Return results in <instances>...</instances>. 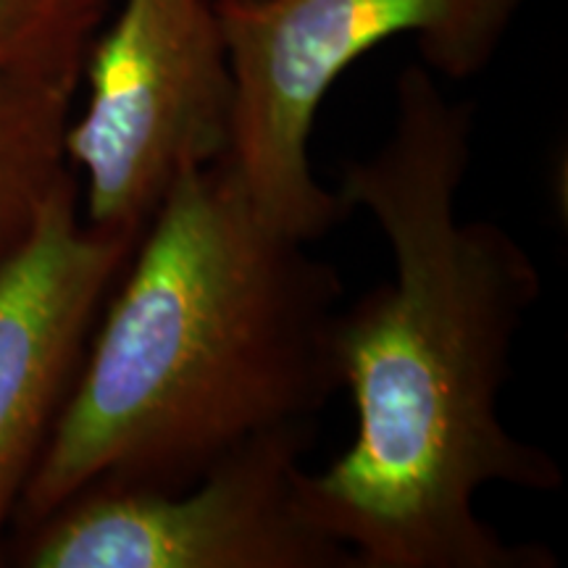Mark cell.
Listing matches in <instances>:
<instances>
[{
	"label": "cell",
	"instance_id": "1",
	"mask_svg": "<svg viewBox=\"0 0 568 568\" xmlns=\"http://www.w3.org/2000/svg\"><path fill=\"white\" fill-rule=\"evenodd\" d=\"M471 145L474 105L410 63L387 140L339 172V201L374 219L395 274L339 308L335 355L355 439L324 471L303 468L297 497L358 568L558 566L545 545L506 542L477 510L485 487L558 493L564 471L500 418L542 276L506 226L460 219Z\"/></svg>",
	"mask_w": 568,
	"mask_h": 568
},
{
	"label": "cell",
	"instance_id": "2",
	"mask_svg": "<svg viewBox=\"0 0 568 568\" xmlns=\"http://www.w3.org/2000/svg\"><path fill=\"white\" fill-rule=\"evenodd\" d=\"M266 222L230 159L182 174L142 230L17 516L92 487L176 493L343 389L337 268Z\"/></svg>",
	"mask_w": 568,
	"mask_h": 568
},
{
	"label": "cell",
	"instance_id": "3",
	"mask_svg": "<svg viewBox=\"0 0 568 568\" xmlns=\"http://www.w3.org/2000/svg\"><path fill=\"white\" fill-rule=\"evenodd\" d=\"M234 74L230 161L266 222L314 243L351 216L311 169L318 105L361 55L414 34L424 67L471 80L524 0H213Z\"/></svg>",
	"mask_w": 568,
	"mask_h": 568
},
{
	"label": "cell",
	"instance_id": "4",
	"mask_svg": "<svg viewBox=\"0 0 568 568\" xmlns=\"http://www.w3.org/2000/svg\"><path fill=\"white\" fill-rule=\"evenodd\" d=\"M82 77L63 151L88 224L142 232L182 174L230 159L237 90L213 0H116Z\"/></svg>",
	"mask_w": 568,
	"mask_h": 568
},
{
	"label": "cell",
	"instance_id": "5",
	"mask_svg": "<svg viewBox=\"0 0 568 568\" xmlns=\"http://www.w3.org/2000/svg\"><path fill=\"white\" fill-rule=\"evenodd\" d=\"M316 422L261 432L176 493L84 489L27 529V568H358L297 497Z\"/></svg>",
	"mask_w": 568,
	"mask_h": 568
},
{
	"label": "cell",
	"instance_id": "6",
	"mask_svg": "<svg viewBox=\"0 0 568 568\" xmlns=\"http://www.w3.org/2000/svg\"><path fill=\"white\" fill-rule=\"evenodd\" d=\"M142 232L82 219L71 166L0 272V556L113 284Z\"/></svg>",
	"mask_w": 568,
	"mask_h": 568
},
{
	"label": "cell",
	"instance_id": "7",
	"mask_svg": "<svg viewBox=\"0 0 568 568\" xmlns=\"http://www.w3.org/2000/svg\"><path fill=\"white\" fill-rule=\"evenodd\" d=\"M74 88L0 80V272L21 251L69 169L63 138Z\"/></svg>",
	"mask_w": 568,
	"mask_h": 568
},
{
	"label": "cell",
	"instance_id": "8",
	"mask_svg": "<svg viewBox=\"0 0 568 568\" xmlns=\"http://www.w3.org/2000/svg\"><path fill=\"white\" fill-rule=\"evenodd\" d=\"M116 0H0V80L80 88L82 63Z\"/></svg>",
	"mask_w": 568,
	"mask_h": 568
}]
</instances>
